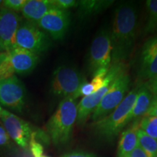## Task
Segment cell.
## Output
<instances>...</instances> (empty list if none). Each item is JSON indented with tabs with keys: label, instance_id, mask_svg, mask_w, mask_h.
Wrapping results in <instances>:
<instances>
[{
	"label": "cell",
	"instance_id": "484cf974",
	"mask_svg": "<svg viewBox=\"0 0 157 157\" xmlns=\"http://www.w3.org/2000/svg\"><path fill=\"white\" fill-rule=\"evenodd\" d=\"M10 143V137L5 127L0 124V148L6 147Z\"/></svg>",
	"mask_w": 157,
	"mask_h": 157
},
{
	"label": "cell",
	"instance_id": "3957f363",
	"mask_svg": "<svg viewBox=\"0 0 157 157\" xmlns=\"http://www.w3.org/2000/svg\"><path fill=\"white\" fill-rule=\"evenodd\" d=\"M138 88L131 90L110 114L94 123V131L100 138L113 140L129 123V116L136 100Z\"/></svg>",
	"mask_w": 157,
	"mask_h": 157
},
{
	"label": "cell",
	"instance_id": "f1b7e54d",
	"mask_svg": "<svg viewBox=\"0 0 157 157\" xmlns=\"http://www.w3.org/2000/svg\"><path fill=\"white\" fill-rule=\"evenodd\" d=\"M62 157H96L93 154H89L86 152H81V151H74L71 152L68 154H66Z\"/></svg>",
	"mask_w": 157,
	"mask_h": 157
},
{
	"label": "cell",
	"instance_id": "5b68a950",
	"mask_svg": "<svg viewBox=\"0 0 157 157\" xmlns=\"http://www.w3.org/2000/svg\"><path fill=\"white\" fill-rule=\"evenodd\" d=\"M112 48L110 31L102 29L93 39L90 49L89 68L92 75L107 73L112 64Z\"/></svg>",
	"mask_w": 157,
	"mask_h": 157
},
{
	"label": "cell",
	"instance_id": "4fadbf2b",
	"mask_svg": "<svg viewBox=\"0 0 157 157\" xmlns=\"http://www.w3.org/2000/svg\"><path fill=\"white\" fill-rule=\"evenodd\" d=\"M138 75L148 81L157 76V36L148 39L143 44L139 60Z\"/></svg>",
	"mask_w": 157,
	"mask_h": 157
},
{
	"label": "cell",
	"instance_id": "8fae6325",
	"mask_svg": "<svg viewBox=\"0 0 157 157\" xmlns=\"http://www.w3.org/2000/svg\"><path fill=\"white\" fill-rule=\"evenodd\" d=\"M71 23L69 10L54 8L39 20L36 25L50 35L55 40L62 39L66 36Z\"/></svg>",
	"mask_w": 157,
	"mask_h": 157
},
{
	"label": "cell",
	"instance_id": "2e32d148",
	"mask_svg": "<svg viewBox=\"0 0 157 157\" xmlns=\"http://www.w3.org/2000/svg\"><path fill=\"white\" fill-rule=\"evenodd\" d=\"M153 97V94L144 84L138 88L136 100L129 116V122L137 121L139 118L146 115L152 102Z\"/></svg>",
	"mask_w": 157,
	"mask_h": 157
},
{
	"label": "cell",
	"instance_id": "4316f807",
	"mask_svg": "<svg viewBox=\"0 0 157 157\" xmlns=\"http://www.w3.org/2000/svg\"><path fill=\"white\" fill-rule=\"evenodd\" d=\"M145 116L157 117V96L154 95L150 107H149L148 111Z\"/></svg>",
	"mask_w": 157,
	"mask_h": 157
},
{
	"label": "cell",
	"instance_id": "ba28073f",
	"mask_svg": "<svg viewBox=\"0 0 157 157\" xmlns=\"http://www.w3.org/2000/svg\"><path fill=\"white\" fill-rule=\"evenodd\" d=\"M15 44L19 48L39 55L46 51L50 45L48 34L34 23L21 21L15 37Z\"/></svg>",
	"mask_w": 157,
	"mask_h": 157
},
{
	"label": "cell",
	"instance_id": "30bf717a",
	"mask_svg": "<svg viewBox=\"0 0 157 157\" xmlns=\"http://www.w3.org/2000/svg\"><path fill=\"white\" fill-rule=\"evenodd\" d=\"M26 91L23 84L15 75L0 78V103L21 113L25 104Z\"/></svg>",
	"mask_w": 157,
	"mask_h": 157
},
{
	"label": "cell",
	"instance_id": "d6a6232c",
	"mask_svg": "<svg viewBox=\"0 0 157 157\" xmlns=\"http://www.w3.org/2000/svg\"><path fill=\"white\" fill-rule=\"evenodd\" d=\"M126 157H128V156H126Z\"/></svg>",
	"mask_w": 157,
	"mask_h": 157
},
{
	"label": "cell",
	"instance_id": "9c48e42d",
	"mask_svg": "<svg viewBox=\"0 0 157 157\" xmlns=\"http://www.w3.org/2000/svg\"><path fill=\"white\" fill-rule=\"evenodd\" d=\"M0 117L9 137L22 148H28L36 130L26 121L7 110H2Z\"/></svg>",
	"mask_w": 157,
	"mask_h": 157
},
{
	"label": "cell",
	"instance_id": "ac0fdd59",
	"mask_svg": "<svg viewBox=\"0 0 157 157\" xmlns=\"http://www.w3.org/2000/svg\"><path fill=\"white\" fill-rule=\"evenodd\" d=\"M113 3L111 0H83L78 1V15L81 19L97 15Z\"/></svg>",
	"mask_w": 157,
	"mask_h": 157
},
{
	"label": "cell",
	"instance_id": "83f0119b",
	"mask_svg": "<svg viewBox=\"0 0 157 157\" xmlns=\"http://www.w3.org/2000/svg\"><path fill=\"white\" fill-rule=\"evenodd\" d=\"M128 157H148V156L143 150L142 148L139 145H137V146L131 152Z\"/></svg>",
	"mask_w": 157,
	"mask_h": 157
},
{
	"label": "cell",
	"instance_id": "9a60e30c",
	"mask_svg": "<svg viewBox=\"0 0 157 157\" xmlns=\"http://www.w3.org/2000/svg\"><path fill=\"white\" fill-rule=\"evenodd\" d=\"M56 7L54 0H28L21 12L26 21L36 25L46 13Z\"/></svg>",
	"mask_w": 157,
	"mask_h": 157
},
{
	"label": "cell",
	"instance_id": "e575fe53",
	"mask_svg": "<svg viewBox=\"0 0 157 157\" xmlns=\"http://www.w3.org/2000/svg\"><path fill=\"white\" fill-rule=\"evenodd\" d=\"M156 77H157V76H156Z\"/></svg>",
	"mask_w": 157,
	"mask_h": 157
},
{
	"label": "cell",
	"instance_id": "e0dca14e",
	"mask_svg": "<svg viewBox=\"0 0 157 157\" xmlns=\"http://www.w3.org/2000/svg\"><path fill=\"white\" fill-rule=\"evenodd\" d=\"M138 129L139 124L136 121L135 124L121 133L118 146V157L129 156L137 146L138 141L137 132Z\"/></svg>",
	"mask_w": 157,
	"mask_h": 157
},
{
	"label": "cell",
	"instance_id": "1f68e13d",
	"mask_svg": "<svg viewBox=\"0 0 157 157\" xmlns=\"http://www.w3.org/2000/svg\"><path fill=\"white\" fill-rule=\"evenodd\" d=\"M40 157H48V156H43V155H42V156H40Z\"/></svg>",
	"mask_w": 157,
	"mask_h": 157
},
{
	"label": "cell",
	"instance_id": "7c38bea8",
	"mask_svg": "<svg viewBox=\"0 0 157 157\" xmlns=\"http://www.w3.org/2000/svg\"><path fill=\"white\" fill-rule=\"evenodd\" d=\"M22 18L14 11L0 7V52H8L15 45V37Z\"/></svg>",
	"mask_w": 157,
	"mask_h": 157
},
{
	"label": "cell",
	"instance_id": "603a6c76",
	"mask_svg": "<svg viewBox=\"0 0 157 157\" xmlns=\"http://www.w3.org/2000/svg\"><path fill=\"white\" fill-rule=\"evenodd\" d=\"M14 71L9 60L7 52H0V78H6L13 76Z\"/></svg>",
	"mask_w": 157,
	"mask_h": 157
},
{
	"label": "cell",
	"instance_id": "277c9868",
	"mask_svg": "<svg viewBox=\"0 0 157 157\" xmlns=\"http://www.w3.org/2000/svg\"><path fill=\"white\" fill-rule=\"evenodd\" d=\"M86 78L76 68L68 66H60L53 72L50 90L52 95L62 98H72L75 99L78 90Z\"/></svg>",
	"mask_w": 157,
	"mask_h": 157
},
{
	"label": "cell",
	"instance_id": "ffe728a7",
	"mask_svg": "<svg viewBox=\"0 0 157 157\" xmlns=\"http://www.w3.org/2000/svg\"><path fill=\"white\" fill-rule=\"evenodd\" d=\"M137 141L148 157H157V140L138 129L137 132Z\"/></svg>",
	"mask_w": 157,
	"mask_h": 157
},
{
	"label": "cell",
	"instance_id": "836d02e7",
	"mask_svg": "<svg viewBox=\"0 0 157 157\" xmlns=\"http://www.w3.org/2000/svg\"><path fill=\"white\" fill-rule=\"evenodd\" d=\"M156 96H157V95H156Z\"/></svg>",
	"mask_w": 157,
	"mask_h": 157
},
{
	"label": "cell",
	"instance_id": "7402d4cb",
	"mask_svg": "<svg viewBox=\"0 0 157 157\" xmlns=\"http://www.w3.org/2000/svg\"><path fill=\"white\" fill-rule=\"evenodd\" d=\"M139 128L157 140V117H143L139 123Z\"/></svg>",
	"mask_w": 157,
	"mask_h": 157
},
{
	"label": "cell",
	"instance_id": "4dcf8cb0",
	"mask_svg": "<svg viewBox=\"0 0 157 157\" xmlns=\"http://www.w3.org/2000/svg\"><path fill=\"white\" fill-rule=\"evenodd\" d=\"M2 108L0 107V115H1V111H2Z\"/></svg>",
	"mask_w": 157,
	"mask_h": 157
},
{
	"label": "cell",
	"instance_id": "d4e9b609",
	"mask_svg": "<svg viewBox=\"0 0 157 157\" xmlns=\"http://www.w3.org/2000/svg\"><path fill=\"white\" fill-rule=\"evenodd\" d=\"M54 2L58 8L65 10H68V9L74 7H77L78 3V1L75 0H54Z\"/></svg>",
	"mask_w": 157,
	"mask_h": 157
},
{
	"label": "cell",
	"instance_id": "f546056e",
	"mask_svg": "<svg viewBox=\"0 0 157 157\" xmlns=\"http://www.w3.org/2000/svg\"><path fill=\"white\" fill-rule=\"evenodd\" d=\"M2 2H3V1H2V0H0V6L2 5Z\"/></svg>",
	"mask_w": 157,
	"mask_h": 157
},
{
	"label": "cell",
	"instance_id": "8992f818",
	"mask_svg": "<svg viewBox=\"0 0 157 157\" xmlns=\"http://www.w3.org/2000/svg\"><path fill=\"white\" fill-rule=\"evenodd\" d=\"M124 71V69L123 63H112L105 76V83L103 87L92 95L82 98L79 103L77 104L78 112L76 122L78 124H83L85 123L88 117L93 113L94 110L96 109L103 98L110 90L117 76Z\"/></svg>",
	"mask_w": 157,
	"mask_h": 157
},
{
	"label": "cell",
	"instance_id": "5bb4252c",
	"mask_svg": "<svg viewBox=\"0 0 157 157\" xmlns=\"http://www.w3.org/2000/svg\"><path fill=\"white\" fill-rule=\"evenodd\" d=\"M7 52L14 73L21 75L29 74L32 72L39 60L38 55L19 48L16 44Z\"/></svg>",
	"mask_w": 157,
	"mask_h": 157
},
{
	"label": "cell",
	"instance_id": "52a82bcc",
	"mask_svg": "<svg viewBox=\"0 0 157 157\" xmlns=\"http://www.w3.org/2000/svg\"><path fill=\"white\" fill-rule=\"evenodd\" d=\"M129 85L130 78L124 71L117 76L110 90L94 110L92 113L93 121L95 122L101 120L112 112L125 98Z\"/></svg>",
	"mask_w": 157,
	"mask_h": 157
},
{
	"label": "cell",
	"instance_id": "d6986e66",
	"mask_svg": "<svg viewBox=\"0 0 157 157\" xmlns=\"http://www.w3.org/2000/svg\"><path fill=\"white\" fill-rule=\"evenodd\" d=\"M107 73H99L93 76V78L90 82H86L81 86L76 93L75 99L80 96H88L97 92L105 83V76Z\"/></svg>",
	"mask_w": 157,
	"mask_h": 157
},
{
	"label": "cell",
	"instance_id": "cb8c5ba5",
	"mask_svg": "<svg viewBox=\"0 0 157 157\" xmlns=\"http://www.w3.org/2000/svg\"><path fill=\"white\" fill-rule=\"evenodd\" d=\"M25 2L26 0H5L3 1L2 7L17 13L21 11Z\"/></svg>",
	"mask_w": 157,
	"mask_h": 157
},
{
	"label": "cell",
	"instance_id": "d590c367",
	"mask_svg": "<svg viewBox=\"0 0 157 157\" xmlns=\"http://www.w3.org/2000/svg\"><path fill=\"white\" fill-rule=\"evenodd\" d=\"M156 31H157V30H156Z\"/></svg>",
	"mask_w": 157,
	"mask_h": 157
},
{
	"label": "cell",
	"instance_id": "6da1fadb",
	"mask_svg": "<svg viewBox=\"0 0 157 157\" xmlns=\"http://www.w3.org/2000/svg\"><path fill=\"white\" fill-rule=\"evenodd\" d=\"M138 13L132 2H124L114 11L111 33L112 63H123L132 52L136 39Z\"/></svg>",
	"mask_w": 157,
	"mask_h": 157
},
{
	"label": "cell",
	"instance_id": "44dd1931",
	"mask_svg": "<svg viewBox=\"0 0 157 157\" xmlns=\"http://www.w3.org/2000/svg\"><path fill=\"white\" fill-rule=\"evenodd\" d=\"M148 19L145 27L146 34H152L157 30V0L146 2Z\"/></svg>",
	"mask_w": 157,
	"mask_h": 157
},
{
	"label": "cell",
	"instance_id": "7a4b0ae2",
	"mask_svg": "<svg viewBox=\"0 0 157 157\" xmlns=\"http://www.w3.org/2000/svg\"><path fill=\"white\" fill-rule=\"evenodd\" d=\"M77 104L72 98L63 99L46 124L47 135L56 146L62 147L71 140L77 119Z\"/></svg>",
	"mask_w": 157,
	"mask_h": 157
}]
</instances>
